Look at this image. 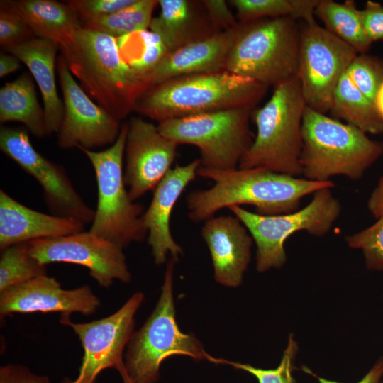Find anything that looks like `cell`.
Instances as JSON below:
<instances>
[{
	"label": "cell",
	"instance_id": "obj_24",
	"mask_svg": "<svg viewBox=\"0 0 383 383\" xmlns=\"http://www.w3.org/2000/svg\"><path fill=\"white\" fill-rule=\"evenodd\" d=\"M0 8L23 21L37 38L52 40L60 50L67 48L82 28L74 11L65 2L55 0H1Z\"/></svg>",
	"mask_w": 383,
	"mask_h": 383
},
{
	"label": "cell",
	"instance_id": "obj_40",
	"mask_svg": "<svg viewBox=\"0 0 383 383\" xmlns=\"http://www.w3.org/2000/svg\"><path fill=\"white\" fill-rule=\"evenodd\" d=\"M367 209L377 219L383 218V176L367 201Z\"/></svg>",
	"mask_w": 383,
	"mask_h": 383
},
{
	"label": "cell",
	"instance_id": "obj_38",
	"mask_svg": "<svg viewBox=\"0 0 383 383\" xmlns=\"http://www.w3.org/2000/svg\"><path fill=\"white\" fill-rule=\"evenodd\" d=\"M210 20L220 32L237 27L238 21L224 0H202Z\"/></svg>",
	"mask_w": 383,
	"mask_h": 383
},
{
	"label": "cell",
	"instance_id": "obj_27",
	"mask_svg": "<svg viewBox=\"0 0 383 383\" xmlns=\"http://www.w3.org/2000/svg\"><path fill=\"white\" fill-rule=\"evenodd\" d=\"M314 15L324 28L355 49L358 54L367 53L372 42L367 38L354 1L343 3L319 0Z\"/></svg>",
	"mask_w": 383,
	"mask_h": 383
},
{
	"label": "cell",
	"instance_id": "obj_37",
	"mask_svg": "<svg viewBox=\"0 0 383 383\" xmlns=\"http://www.w3.org/2000/svg\"><path fill=\"white\" fill-rule=\"evenodd\" d=\"M359 13L365 32L369 40H383V6L375 1H367Z\"/></svg>",
	"mask_w": 383,
	"mask_h": 383
},
{
	"label": "cell",
	"instance_id": "obj_7",
	"mask_svg": "<svg viewBox=\"0 0 383 383\" xmlns=\"http://www.w3.org/2000/svg\"><path fill=\"white\" fill-rule=\"evenodd\" d=\"M299 26L289 17L239 23L226 71L267 87L298 76Z\"/></svg>",
	"mask_w": 383,
	"mask_h": 383
},
{
	"label": "cell",
	"instance_id": "obj_39",
	"mask_svg": "<svg viewBox=\"0 0 383 383\" xmlns=\"http://www.w3.org/2000/svg\"><path fill=\"white\" fill-rule=\"evenodd\" d=\"M0 383H50L45 375L32 372L27 367L7 364L0 367Z\"/></svg>",
	"mask_w": 383,
	"mask_h": 383
},
{
	"label": "cell",
	"instance_id": "obj_26",
	"mask_svg": "<svg viewBox=\"0 0 383 383\" xmlns=\"http://www.w3.org/2000/svg\"><path fill=\"white\" fill-rule=\"evenodd\" d=\"M330 111L333 118L343 120L366 133L383 132V118L374 102L355 85L347 71L335 87Z\"/></svg>",
	"mask_w": 383,
	"mask_h": 383
},
{
	"label": "cell",
	"instance_id": "obj_19",
	"mask_svg": "<svg viewBox=\"0 0 383 383\" xmlns=\"http://www.w3.org/2000/svg\"><path fill=\"white\" fill-rule=\"evenodd\" d=\"M204 222L201 233L210 252L215 280L228 287L239 286L250 261L252 236L235 216H213Z\"/></svg>",
	"mask_w": 383,
	"mask_h": 383
},
{
	"label": "cell",
	"instance_id": "obj_9",
	"mask_svg": "<svg viewBox=\"0 0 383 383\" xmlns=\"http://www.w3.org/2000/svg\"><path fill=\"white\" fill-rule=\"evenodd\" d=\"M254 109L210 112L158 123L159 131L178 145L198 148L201 166L229 170L238 167L254 138L250 119Z\"/></svg>",
	"mask_w": 383,
	"mask_h": 383
},
{
	"label": "cell",
	"instance_id": "obj_21",
	"mask_svg": "<svg viewBox=\"0 0 383 383\" xmlns=\"http://www.w3.org/2000/svg\"><path fill=\"white\" fill-rule=\"evenodd\" d=\"M84 226L72 218L33 210L0 191L1 251L18 243L79 233Z\"/></svg>",
	"mask_w": 383,
	"mask_h": 383
},
{
	"label": "cell",
	"instance_id": "obj_22",
	"mask_svg": "<svg viewBox=\"0 0 383 383\" xmlns=\"http://www.w3.org/2000/svg\"><path fill=\"white\" fill-rule=\"evenodd\" d=\"M160 13L150 30L160 37L169 52L210 38L218 33L202 1L158 0Z\"/></svg>",
	"mask_w": 383,
	"mask_h": 383
},
{
	"label": "cell",
	"instance_id": "obj_33",
	"mask_svg": "<svg viewBox=\"0 0 383 383\" xmlns=\"http://www.w3.org/2000/svg\"><path fill=\"white\" fill-rule=\"evenodd\" d=\"M297 350V343L294 340L293 335L291 334L280 363L276 368L265 370L248 364L231 362L218 358H216L215 363L227 364L248 372L255 377L258 383H296L292 377V372L294 369V362Z\"/></svg>",
	"mask_w": 383,
	"mask_h": 383
},
{
	"label": "cell",
	"instance_id": "obj_30",
	"mask_svg": "<svg viewBox=\"0 0 383 383\" xmlns=\"http://www.w3.org/2000/svg\"><path fill=\"white\" fill-rule=\"evenodd\" d=\"M120 54L135 72L146 74L169 52L158 35L150 30H141L117 38Z\"/></svg>",
	"mask_w": 383,
	"mask_h": 383
},
{
	"label": "cell",
	"instance_id": "obj_4",
	"mask_svg": "<svg viewBox=\"0 0 383 383\" xmlns=\"http://www.w3.org/2000/svg\"><path fill=\"white\" fill-rule=\"evenodd\" d=\"M299 162L305 179L327 182L343 175L360 179L383 154V143L360 129L306 106Z\"/></svg>",
	"mask_w": 383,
	"mask_h": 383
},
{
	"label": "cell",
	"instance_id": "obj_2",
	"mask_svg": "<svg viewBox=\"0 0 383 383\" xmlns=\"http://www.w3.org/2000/svg\"><path fill=\"white\" fill-rule=\"evenodd\" d=\"M267 88L227 71L181 76L150 86L138 98L133 111L160 123L218 111L255 109Z\"/></svg>",
	"mask_w": 383,
	"mask_h": 383
},
{
	"label": "cell",
	"instance_id": "obj_28",
	"mask_svg": "<svg viewBox=\"0 0 383 383\" xmlns=\"http://www.w3.org/2000/svg\"><path fill=\"white\" fill-rule=\"evenodd\" d=\"M319 0H231L236 18L243 23L264 18L289 17L303 22L314 21Z\"/></svg>",
	"mask_w": 383,
	"mask_h": 383
},
{
	"label": "cell",
	"instance_id": "obj_25",
	"mask_svg": "<svg viewBox=\"0 0 383 383\" xmlns=\"http://www.w3.org/2000/svg\"><path fill=\"white\" fill-rule=\"evenodd\" d=\"M10 121L21 123L35 137L48 135L44 109L30 72H24L0 89V123Z\"/></svg>",
	"mask_w": 383,
	"mask_h": 383
},
{
	"label": "cell",
	"instance_id": "obj_34",
	"mask_svg": "<svg viewBox=\"0 0 383 383\" xmlns=\"http://www.w3.org/2000/svg\"><path fill=\"white\" fill-rule=\"evenodd\" d=\"M352 248L361 249L369 270H383V218L368 228L345 237Z\"/></svg>",
	"mask_w": 383,
	"mask_h": 383
},
{
	"label": "cell",
	"instance_id": "obj_32",
	"mask_svg": "<svg viewBox=\"0 0 383 383\" xmlns=\"http://www.w3.org/2000/svg\"><path fill=\"white\" fill-rule=\"evenodd\" d=\"M347 72L355 85L374 102L383 84V60L367 53L358 54L349 65Z\"/></svg>",
	"mask_w": 383,
	"mask_h": 383
},
{
	"label": "cell",
	"instance_id": "obj_31",
	"mask_svg": "<svg viewBox=\"0 0 383 383\" xmlns=\"http://www.w3.org/2000/svg\"><path fill=\"white\" fill-rule=\"evenodd\" d=\"M46 274L45 265L29 255L27 243L13 245L1 251L0 292Z\"/></svg>",
	"mask_w": 383,
	"mask_h": 383
},
{
	"label": "cell",
	"instance_id": "obj_41",
	"mask_svg": "<svg viewBox=\"0 0 383 383\" xmlns=\"http://www.w3.org/2000/svg\"><path fill=\"white\" fill-rule=\"evenodd\" d=\"M383 357L370 370L364 377L357 383H383ZM319 383H339L337 382L326 379L325 378L316 377Z\"/></svg>",
	"mask_w": 383,
	"mask_h": 383
},
{
	"label": "cell",
	"instance_id": "obj_20",
	"mask_svg": "<svg viewBox=\"0 0 383 383\" xmlns=\"http://www.w3.org/2000/svg\"><path fill=\"white\" fill-rule=\"evenodd\" d=\"M238 26L168 52L146 74L148 84L152 86L181 76L226 71Z\"/></svg>",
	"mask_w": 383,
	"mask_h": 383
},
{
	"label": "cell",
	"instance_id": "obj_17",
	"mask_svg": "<svg viewBox=\"0 0 383 383\" xmlns=\"http://www.w3.org/2000/svg\"><path fill=\"white\" fill-rule=\"evenodd\" d=\"M101 301L90 287L83 285L65 289L60 283L47 274L13 286L0 292V316L11 313H73L91 315L100 307Z\"/></svg>",
	"mask_w": 383,
	"mask_h": 383
},
{
	"label": "cell",
	"instance_id": "obj_8",
	"mask_svg": "<svg viewBox=\"0 0 383 383\" xmlns=\"http://www.w3.org/2000/svg\"><path fill=\"white\" fill-rule=\"evenodd\" d=\"M127 133L126 122L121 124L116 140L107 149H79L92 165L97 183V206L89 231L123 249L148 236L142 219L143 206L131 199L124 180Z\"/></svg>",
	"mask_w": 383,
	"mask_h": 383
},
{
	"label": "cell",
	"instance_id": "obj_1",
	"mask_svg": "<svg viewBox=\"0 0 383 383\" xmlns=\"http://www.w3.org/2000/svg\"><path fill=\"white\" fill-rule=\"evenodd\" d=\"M197 175L214 184L188 195V216L194 222L206 221L222 209L245 204L254 206L261 215L289 213L298 210L304 196L335 186L331 180L311 181L263 168L217 170L200 166Z\"/></svg>",
	"mask_w": 383,
	"mask_h": 383
},
{
	"label": "cell",
	"instance_id": "obj_14",
	"mask_svg": "<svg viewBox=\"0 0 383 383\" xmlns=\"http://www.w3.org/2000/svg\"><path fill=\"white\" fill-rule=\"evenodd\" d=\"M27 248L29 255L44 265L65 262L85 267L104 288L116 279L124 283L131 279L123 248L90 231L30 241Z\"/></svg>",
	"mask_w": 383,
	"mask_h": 383
},
{
	"label": "cell",
	"instance_id": "obj_12",
	"mask_svg": "<svg viewBox=\"0 0 383 383\" xmlns=\"http://www.w3.org/2000/svg\"><path fill=\"white\" fill-rule=\"evenodd\" d=\"M143 299V293L136 292L111 315L90 322L75 323L69 316H60V323L73 330L83 349L77 377L61 383H95L98 375L109 368L123 374V353L134 333L135 316Z\"/></svg>",
	"mask_w": 383,
	"mask_h": 383
},
{
	"label": "cell",
	"instance_id": "obj_29",
	"mask_svg": "<svg viewBox=\"0 0 383 383\" xmlns=\"http://www.w3.org/2000/svg\"><path fill=\"white\" fill-rule=\"evenodd\" d=\"M158 0H135L130 6L111 14L82 23V28L100 32L116 39L150 28Z\"/></svg>",
	"mask_w": 383,
	"mask_h": 383
},
{
	"label": "cell",
	"instance_id": "obj_16",
	"mask_svg": "<svg viewBox=\"0 0 383 383\" xmlns=\"http://www.w3.org/2000/svg\"><path fill=\"white\" fill-rule=\"evenodd\" d=\"M178 144L164 136L157 126L141 117L128 121L124 180L135 201L153 191L172 169Z\"/></svg>",
	"mask_w": 383,
	"mask_h": 383
},
{
	"label": "cell",
	"instance_id": "obj_10",
	"mask_svg": "<svg viewBox=\"0 0 383 383\" xmlns=\"http://www.w3.org/2000/svg\"><path fill=\"white\" fill-rule=\"evenodd\" d=\"M331 189L317 191L306 206L289 213L266 216L240 206L228 208L247 228L256 244L258 272L279 268L285 263L284 243L294 233L306 231L313 235L323 236L330 231L342 209Z\"/></svg>",
	"mask_w": 383,
	"mask_h": 383
},
{
	"label": "cell",
	"instance_id": "obj_6",
	"mask_svg": "<svg viewBox=\"0 0 383 383\" xmlns=\"http://www.w3.org/2000/svg\"><path fill=\"white\" fill-rule=\"evenodd\" d=\"M174 262L171 258L167 265L161 294L152 313L127 345L121 375L124 383H155L162 361L174 355L213 362L214 357L206 352L201 342L194 335L182 333L177 323L173 298Z\"/></svg>",
	"mask_w": 383,
	"mask_h": 383
},
{
	"label": "cell",
	"instance_id": "obj_3",
	"mask_svg": "<svg viewBox=\"0 0 383 383\" xmlns=\"http://www.w3.org/2000/svg\"><path fill=\"white\" fill-rule=\"evenodd\" d=\"M60 51L86 94L118 121L133 112L138 98L150 87L123 60L116 39L104 33L82 28Z\"/></svg>",
	"mask_w": 383,
	"mask_h": 383
},
{
	"label": "cell",
	"instance_id": "obj_5",
	"mask_svg": "<svg viewBox=\"0 0 383 383\" xmlns=\"http://www.w3.org/2000/svg\"><path fill=\"white\" fill-rule=\"evenodd\" d=\"M274 88L269 100L252 111L257 133L238 168H263L299 177L306 106L298 76Z\"/></svg>",
	"mask_w": 383,
	"mask_h": 383
},
{
	"label": "cell",
	"instance_id": "obj_43",
	"mask_svg": "<svg viewBox=\"0 0 383 383\" xmlns=\"http://www.w3.org/2000/svg\"><path fill=\"white\" fill-rule=\"evenodd\" d=\"M374 104L379 113L383 118V84L381 86L377 94Z\"/></svg>",
	"mask_w": 383,
	"mask_h": 383
},
{
	"label": "cell",
	"instance_id": "obj_11",
	"mask_svg": "<svg viewBox=\"0 0 383 383\" xmlns=\"http://www.w3.org/2000/svg\"><path fill=\"white\" fill-rule=\"evenodd\" d=\"M357 55L316 21L302 23L298 78L307 107L323 113L330 111L335 87Z\"/></svg>",
	"mask_w": 383,
	"mask_h": 383
},
{
	"label": "cell",
	"instance_id": "obj_42",
	"mask_svg": "<svg viewBox=\"0 0 383 383\" xmlns=\"http://www.w3.org/2000/svg\"><path fill=\"white\" fill-rule=\"evenodd\" d=\"M21 67V60L9 52L0 54V77L13 72Z\"/></svg>",
	"mask_w": 383,
	"mask_h": 383
},
{
	"label": "cell",
	"instance_id": "obj_18",
	"mask_svg": "<svg viewBox=\"0 0 383 383\" xmlns=\"http://www.w3.org/2000/svg\"><path fill=\"white\" fill-rule=\"evenodd\" d=\"M201 166L199 159L171 169L153 190L150 204L142 215L148 231V244L155 264H163L170 253L177 261L183 253L172 237L170 217L174 207L188 184L194 180Z\"/></svg>",
	"mask_w": 383,
	"mask_h": 383
},
{
	"label": "cell",
	"instance_id": "obj_23",
	"mask_svg": "<svg viewBox=\"0 0 383 383\" xmlns=\"http://www.w3.org/2000/svg\"><path fill=\"white\" fill-rule=\"evenodd\" d=\"M24 63L40 89L43 101L48 135L58 132L64 106L57 90L55 67L60 46L56 43L35 38L25 43L3 49Z\"/></svg>",
	"mask_w": 383,
	"mask_h": 383
},
{
	"label": "cell",
	"instance_id": "obj_15",
	"mask_svg": "<svg viewBox=\"0 0 383 383\" xmlns=\"http://www.w3.org/2000/svg\"><path fill=\"white\" fill-rule=\"evenodd\" d=\"M57 69L63 96V118L57 132V144L63 149L90 150L112 145L118 137L120 121L92 99L77 82L64 56Z\"/></svg>",
	"mask_w": 383,
	"mask_h": 383
},
{
	"label": "cell",
	"instance_id": "obj_13",
	"mask_svg": "<svg viewBox=\"0 0 383 383\" xmlns=\"http://www.w3.org/2000/svg\"><path fill=\"white\" fill-rule=\"evenodd\" d=\"M0 149L40 184L51 214L84 225L92 222L95 211L77 192L65 170L35 149L26 128L1 126Z\"/></svg>",
	"mask_w": 383,
	"mask_h": 383
},
{
	"label": "cell",
	"instance_id": "obj_35",
	"mask_svg": "<svg viewBox=\"0 0 383 383\" xmlns=\"http://www.w3.org/2000/svg\"><path fill=\"white\" fill-rule=\"evenodd\" d=\"M135 0H68L65 2L83 23L117 12Z\"/></svg>",
	"mask_w": 383,
	"mask_h": 383
},
{
	"label": "cell",
	"instance_id": "obj_36",
	"mask_svg": "<svg viewBox=\"0 0 383 383\" xmlns=\"http://www.w3.org/2000/svg\"><path fill=\"white\" fill-rule=\"evenodd\" d=\"M37 38L32 29L13 13L0 8V45L3 49Z\"/></svg>",
	"mask_w": 383,
	"mask_h": 383
}]
</instances>
